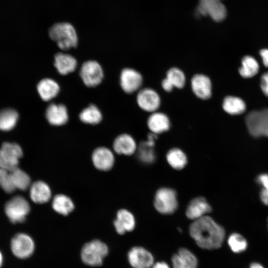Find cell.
Segmentation results:
<instances>
[{
  "mask_svg": "<svg viewBox=\"0 0 268 268\" xmlns=\"http://www.w3.org/2000/svg\"><path fill=\"white\" fill-rule=\"evenodd\" d=\"M45 115L48 122L53 126L65 125L68 120L67 109L62 104H50L46 109Z\"/></svg>",
  "mask_w": 268,
  "mask_h": 268,
  "instance_id": "2e32d148",
  "label": "cell"
},
{
  "mask_svg": "<svg viewBox=\"0 0 268 268\" xmlns=\"http://www.w3.org/2000/svg\"><path fill=\"white\" fill-rule=\"evenodd\" d=\"M170 122L168 116L161 112H154L148 117L147 126L151 133L156 134L168 131Z\"/></svg>",
  "mask_w": 268,
  "mask_h": 268,
  "instance_id": "44dd1931",
  "label": "cell"
},
{
  "mask_svg": "<svg viewBox=\"0 0 268 268\" xmlns=\"http://www.w3.org/2000/svg\"><path fill=\"white\" fill-rule=\"evenodd\" d=\"M79 74L84 84L90 87L99 85L104 76L101 65L97 62L91 60L86 61L82 64Z\"/></svg>",
  "mask_w": 268,
  "mask_h": 268,
  "instance_id": "ba28073f",
  "label": "cell"
},
{
  "mask_svg": "<svg viewBox=\"0 0 268 268\" xmlns=\"http://www.w3.org/2000/svg\"><path fill=\"white\" fill-rule=\"evenodd\" d=\"M34 249L33 240L26 234H17L11 239V251L18 258L24 259L30 257L33 253Z\"/></svg>",
  "mask_w": 268,
  "mask_h": 268,
  "instance_id": "9c48e42d",
  "label": "cell"
},
{
  "mask_svg": "<svg viewBox=\"0 0 268 268\" xmlns=\"http://www.w3.org/2000/svg\"><path fill=\"white\" fill-rule=\"evenodd\" d=\"M127 257L133 268H151L154 263L152 254L140 246L132 248L128 253Z\"/></svg>",
  "mask_w": 268,
  "mask_h": 268,
  "instance_id": "30bf717a",
  "label": "cell"
},
{
  "mask_svg": "<svg viewBox=\"0 0 268 268\" xmlns=\"http://www.w3.org/2000/svg\"><path fill=\"white\" fill-rule=\"evenodd\" d=\"M52 204L56 212L63 215H68L74 208L72 200L68 197L63 194L55 196Z\"/></svg>",
  "mask_w": 268,
  "mask_h": 268,
  "instance_id": "d4e9b609",
  "label": "cell"
},
{
  "mask_svg": "<svg viewBox=\"0 0 268 268\" xmlns=\"http://www.w3.org/2000/svg\"><path fill=\"white\" fill-rule=\"evenodd\" d=\"M114 225L117 232L123 235L127 232L132 231L135 226V221L133 214L127 209L119 210L117 213Z\"/></svg>",
  "mask_w": 268,
  "mask_h": 268,
  "instance_id": "d6986e66",
  "label": "cell"
},
{
  "mask_svg": "<svg viewBox=\"0 0 268 268\" xmlns=\"http://www.w3.org/2000/svg\"><path fill=\"white\" fill-rule=\"evenodd\" d=\"M173 268H197L198 261L196 256L186 248H180L172 257Z\"/></svg>",
  "mask_w": 268,
  "mask_h": 268,
  "instance_id": "e0dca14e",
  "label": "cell"
},
{
  "mask_svg": "<svg viewBox=\"0 0 268 268\" xmlns=\"http://www.w3.org/2000/svg\"><path fill=\"white\" fill-rule=\"evenodd\" d=\"M92 160L94 166L101 171H108L114 164V156L108 148L100 147L96 148L92 155Z\"/></svg>",
  "mask_w": 268,
  "mask_h": 268,
  "instance_id": "5bb4252c",
  "label": "cell"
},
{
  "mask_svg": "<svg viewBox=\"0 0 268 268\" xmlns=\"http://www.w3.org/2000/svg\"><path fill=\"white\" fill-rule=\"evenodd\" d=\"M163 89L166 92H170L172 90L174 87L167 78H164L161 83Z\"/></svg>",
  "mask_w": 268,
  "mask_h": 268,
  "instance_id": "f35d334b",
  "label": "cell"
},
{
  "mask_svg": "<svg viewBox=\"0 0 268 268\" xmlns=\"http://www.w3.org/2000/svg\"><path fill=\"white\" fill-rule=\"evenodd\" d=\"M107 246L99 240H94L84 244L81 251L82 261L86 265L97 267L103 264L108 254Z\"/></svg>",
  "mask_w": 268,
  "mask_h": 268,
  "instance_id": "3957f363",
  "label": "cell"
},
{
  "mask_svg": "<svg viewBox=\"0 0 268 268\" xmlns=\"http://www.w3.org/2000/svg\"><path fill=\"white\" fill-rule=\"evenodd\" d=\"M264 64L268 67V49H263L260 51Z\"/></svg>",
  "mask_w": 268,
  "mask_h": 268,
  "instance_id": "ab89813d",
  "label": "cell"
},
{
  "mask_svg": "<svg viewBox=\"0 0 268 268\" xmlns=\"http://www.w3.org/2000/svg\"><path fill=\"white\" fill-rule=\"evenodd\" d=\"M246 124L252 136L268 137V110L250 112L246 118Z\"/></svg>",
  "mask_w": 268,
  "mask_h": 268,
  "instance_id": "5b68a950",
  "label": "cell"
},
{
  "mask_svg": "<svg viewBox=\"0 0 268 268\" xmlns=\"http://www.w3.org/2000/svg\"><path fill=\"white\" fill-rule=\"evenodd\" d=\"M30 207L28 202L21 196H16L5 204V212L13 223L23 222L29 213Z\"/></svg>",
  "mask_w": 268,
  "mask_h": 268,
  "instance_id": "52a82bcc",
  "label": "cell"
},
{
  "mask_svg": "<svg viewBox=\"0 0 268 268\" xmlns=\"http://www.w3.org/2000/svg\"><path fill=\"white\" fill-rule=\"evenodd\" d=\"M37 89L40 97L45 101H49L56 97L60 89L58 83L49 78L40 81Z\"/></svg>",
  "mask_w": 268,
  "mask_h": 268,
  "instance_id": "603a6c76",
  "label": "cell"
},
{
  "mask_svg": "<svg viewBox=\"0 0 268 268\" xmlns=\"http://www.w3.org/2000/svg\"><path fill=\"white\" fill-rule=\"evenodd\" d=\"M249 268H264V267L261 264L257 263H252Z\"/></svg>",
  "mask_w": 268,
  "mask_h": 268,
  "instance_id": "b9f144b4",
  "label": "cell"
},
{
  "mask_svg": "<svg viewBox=\"0 0 268 268\" xmlns=\"http://www.w3.org/2000/svg\"><path fill=\"white\" fill-rule=\"evenodd\" d=\"M191 87L195 95L202 100L211 96V82L209 78L202 74H196L191 79Z\"/></svg>",
  "mask_w": 268,
  "mask_h": 268,
  "instance_id": "4fadbf2b",
  "label": "cell"
},
{
  "mask_svg": "<svg viewBox=\"0 0 268 268\" xmlns=\"http://www.w3.org/2000/svg\"><path fill=\"white\" fill-rule=\"evenodd\" d=\"M259 68V64L254 58L245 56L242 60L239 73L244 77H251L257 73Z\"/></svg>",
  "mask_w": 268,
  "mask_h": 268,
  "instance_id": "4dcf8cb0",
  "label": "cell"
},
{
  "mask_svg": "<svg viewBox=\"0 0 268 268\" xmlns=\"http://www.w3.org/2000/svg\"><path fill=\"white\" fill-rule=\"evenodd\" d=\"M257 182L262 187L261 190L268 191V174L260 175L257 178Z\"/></svg>",
  "mask_w": 268,
  "mask_h": 268,
  "instance_id": "8d00e7d4",
  "label": "cell"
},
{
  "mask_svg": "<svg viewBox=\"0 0 268 268\" xmlns=\"http://www.w3.org/2000/svg\"><path fill=\"white\" fill-rule=\"evenodd\" d=\"M136 101L141 109L151 113L156 112L161 103V99L158 93L149 88H143L138 91Z\"/></svg>",
  "mask_w": 268,
  "mask_h": 268,
  "instance_id": "8fae6325",
  "label": "cell"
},
{
  "mask_svg": "<svg viewBox=\"0 0 268 268\" xmlns=\"http://www.w3.org/2000/svg\"><path fill=\"white\" fill-rule=\"evenodd\" d=\"M77 65L76 60L69 54L60 52L55 56L54 66L62 75H66L74 71Z\"/></svg>",
  "mask_w": 268,
  "mask_h": 268,
  "instance_id": "ffe728a7",
  "label": "cell"
},
{
  "mask_svg": "<svg viewBox=\"0 0 268 268\" xmlns=\"http://www.w3.org/2000/svg\"><path fill=\"white\" fill-rule=\"evenodd\" d=\"M227 243L231 251L235 253L244 252L248 246L245 238L237 233H232L229 236Z\"/></svg>",
  "mask_w": 268,
  "mask_h": 268,
  "instance_id": "1f68e13d",
  "label": "cell"
},
{
  "mask_svg": "<svg viewBox=\"0 0 268 268\" xmlns=\"http://www.w3.org/2000/svg\"><path fill=\"white\" fill-rule=\"evenodd\" d=\"M211 211V207L203 197L194 198L190 201L186 211V216L193 221L202 217Z\"/></svg>",
  "mask_w": 268,
  "mask_h": 268,
  "instance_id": "9a60e30c",
  "label": "cell"
},
{
  "mask_svg": "<svg viewBox=\"0 0 268 268\" xmlns=\"http://www.w3.org/2000/svg\"><path fill=\"white\" fill-rule=\"evenodd\" d=\"M261 86L264 94L268 97V72L262 75L261 80Z\"/></svg>",
  "mask_w": 268,
  "mask_h": 268,
  "instance_id": "74e56055",
  "label": "cell"
},
{
  "mask_svg": "<svg viewBox=\"0 0 268 268\" xmlns=\"http://www.w3.org/2000/svg\"><path fill=\"white\" fill-rule=\"evenodd\" d=\"M113 146L116 153L126 155L133 154L137 149L136 143L133 137L125 134L116 138Z\"/></svg>",
  "mask_w": 268,
  "mask_h": 268,
  "instance_id": "7402d4cb",
  "label": "cell"
},
{
  "mask_svg": "<svg viewBox=\"0 0 268 268\" xmlns=\"http://www.w3.org/2000/svg\"><path fill=\"white\" fill-rule=\"evenodd\" d=\"M3 258L2 255L0 251V268L1 267L2 264Z\"/></svg>",
  "mask_w": 268,
  "mask_h": 268,
  "instance_id": "7bdbcfd3",
  "label": "cell"
},
{
  "mask_svg": "<svg viewBox=\"0 0 268 268\" xmlns=\"http://www.w3.org/2000/svg\"><path fill=\"white\" fill-rule=\"evenodd\" d=\"M166 159L169 164L177 170L183 169L187 163V158L185 153L177 148H172L168 152Z\"/></svg>",
  "mask_w": 268,
  "mask_h": 268,
  "instance_id": "4316f807",
  "label": "cell"
},
{
  "mask_svg": "<svg viewBox=\"0 0 268 268\" xmlns=\"http://www.w3.org/2000/svg\"><path fill=\"white\" fill-rule=\"evenodd\" d=\"M79 119L84 123L96 125L101 121L102 116L99 109L95 105L92 104L80 112Z\"/></svg>",
  "mask_w": 268,
  "mask_h": 268,
  "instance_id": "83f0119b",
  "label": "cell"
},
{
  "mask_svg": "<svg viewBox=\"0 0 268 268\" xmlns=\"http://www.w3.org/2000/svg\"><path fill=\"white\" fill-rule=\"evenodd\" d=\"M157 134L152 133L148 134L147 140L141 142L137 147V156L138 159L145 164L152 163L155 160L153 147Z\"/></svg>",
  "mask_w": 268,
  "mask_h": 268,
  "instance_id": "ac0fdd59",
  "label": "cell"
},
{
  "mask_svg": "<svg viewBox=\"0 0 268 268\" xmlns=\"http://www.w3.org/2000/svg\"><path fill=\"white\" fill-rule=\"evenodd\" d=\"M18 118L16 111L12 109H6L0 112V130L7 131L12 129Z\"/></svg>",
  "mask_w": 268,
  "mask_h": 268,
  "instance_id": "f1b7e54d",
  "label": "cell"
},
{
  "mask_svg": "<svg viewBox=\"0 0 268 268\" xmlns=\"http://www.w3.org/2000/svg\"><path fill=\"white\" fill-rule=\"evenodd\" d=\"M13 185L16 189L24 191L30 185V178L28 175L18 167L10 171Z\"/></svg>",
  "mask_w": 268,
  "mask_h": 268,
  "instance_id": "f546056e",
  "label": "cell"
},
{
  "mask_svg": "<svg viewBox=\"0 0 268 268\" xmlns=\"http://www.w3.org/2000/svg\"><path fill=\"white\" fill-rule=\"evenodd\" d=\"M22 154V150L18 144L3 143L0 148V168L10 171L18 168Z\"/></svg>",
  "mask_w": 268,
  "mask_h": 268,
  "instance_id": "8992f818",
  "label": "cell"
},
{
  "mask_svg": "<svg viewBox=\"0 0 268 268\" xmlns=\"http://www.w3.org/2000/svg\"><path fill=\"white\" fill-rule=\"evenodd\" d=\"M221 0H200L198 7L199 13L202 15H206V10L211 4Z\"/></svg>",
  "mask_w": 268,
  "mask_h": 268,
  "instance_id": "d590c367",
  "label": "cell"
},
{
  "mask_svg": "<svg viewBox=\"0 0 268 268\" xmlns=\"http://www.w3.org/2000/svg\"><path fill=\"white\" fill-rule=\"evenodd\" d=\"M189 233L200 248L209 250L220 248L225 236L224 228L208 215L193 221Z\"/></svg>",
  "mask_w": 268,
  "mask_h": 268,
  "instance_id": "6da1fadb",
  "label": "cell"
},
{
  "mask_svg": "<svg viewBox=\"0 0 268 268\" xmlns=\"http://www.w3.org/2000/svg\"><path fill=\"white\" fill-rule=\"evenodd\" d=\"M226 9L224 5L218 1L211 4L206 10V15H209L214 21H222L226 16Z\"/></svg>",
  "mask_w": 268,
  "mask_h": 268,
  "instance_id": "836d02e7",
  "label": "cell"
},
{
  "mask_svg": "<svg viewBox=\"0 0 268 268\" xmlns=\"http://www.w3.org/2000/svg\"><path fill=\"white\" fill-rule=\"evenodd\" d=\"M154 205L155 209L161 214H172L178 207L176 192L168 188L159 189L155 195Z\"/></svg>",
  "mask_w": 268,
  "mask_h": 268,
  "instance_id": "277c9868",
  "label": "cell"
},
{
  "mask_svg": "<svg viewBox=\"0 0 268 268\" xmlns=\"http://www.w3.org/2000/svg\"><path fill=\"white\" fill-rule=\"evenodd\" d=\"M0 186L7 193H11L16 190L10 171L0 168Z\"/></svg>",
  "mask_w": 268,
  "mask_h": 268,
  "instance_id": "e575fe53",
  "label": "cell"
},
{
  "mask_svg": "<svg viewBox=\"0 0 268 268\" xmlns=\"http://www.w3.org/2000/svg\"><path fill=\"white\" fill-rule=\"evenodd\" d=\"M50 38L55 41L63 50L75 48L78 37L74 27L67 22L57 23L52 26L49 30Z\"/></svg>",
  "mask_w": 268,
  "mask_h": 268,
  "instance_id": "7a4b0ae2",
  "label": "cell"
},
{
  "mask_svg": "<svg viewBox=\"0 0 268 268\" xmlns=\"http://www.w3.org/2000/svg\"><path fill=\"white\" fill-rule=\"evenodd\" d=\"M143 78L141 74L136 70L131 68L123 69L120 75V85L126 93L130 94L139 89Z\"/></svg>",
  "mask_w": 268,
  "mask_h": 268,
  "instance_id": "7c38bea8",
  "label": "cell"
},
{
  "mask_svg": "<svg viewBox=\"0 0 268 268\" xmlns=\"http://www.w3.org/2000/svg\"><path fill=\"white\" fill-rule=\"evenodd\" d=\"M222 107L227 113L231 115H237L245 111L246 105L241 99L229 96L224 99Z\"/></svg>",
  "mask_w": 268,
  "mask_h": 268,
  "instance_id": "484cf974",
  "label": "cell"
},
{
  "mask_svg": "<svg viewBox=\"0 0 268 268\" xmlns=\"http://www.w3.org/2000/svg\"><path fill=\"white\" fill-rule=\"evenodd\" d=\"M166 78L174 87L182 88L185 84V75L180 69L177 67L170 68L166 73Z\"/></svg>",
  "mask_w": 268,
  "mask_h": 268,
  "instance_id": "d6a6232c",
  "label": "cell"
},
{
  "mask_svg": "<svg viewBox=\"0 0 268 268\" xmlns=\"http://www.w3.org/2000/svg\"><path fill=\"white\" fill-rule=\"evenodd\" d=\"M151 268H170L168 264L165 262L154 263Z\"/></svg>",
  "mask_w": 268,
  "mask_h": 268,
  "instance_id": "60d3db41",
  "label": "cell"
},
{
  "mask_svg": "<svg viewBox=\"0 0 268 268\" xmlns=\"http://www.w3.org/2000/svg\"><path fill=\"white\" fill-rule=\"evenodd\" d=\"M51 194L50 187L43 181H36L30 187V198L32 201L35 203L47 202L51 199Z\"/></svg>",
  "mask_w": 268,
  "mask_h": 268,
  "instance_id": "cb8c5ba5",
  "label": "cell"
}]
</instances>
